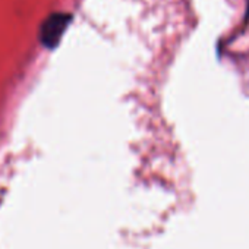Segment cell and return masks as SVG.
<instances>
[{
  "label": "cell",
  "mask_w": 249,
  "mask_h": 249,
  "mask_svg": "<svg viewBox=\"0 0 249 249\" xmlns=\"http://www.w3.org/2000/svg\"><path fill=\"white\" fill-rule=\"evenodd\" d=\"M71 19V15L60 12H54L50 17H47L40 28V40L43 46L47 49H56L57 44L60 43L62 36L68 30Z\"/></svg>",
  "instance_id": "1"
}]
</instances>
